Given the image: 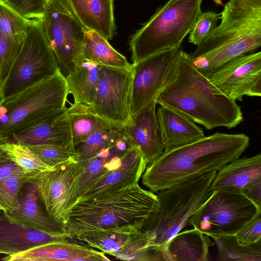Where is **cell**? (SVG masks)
<instances>
[{
    "instance_id": "obj_1",
    "label": "cell",
    "mask_w": 261,
    "mask_h": 261,
    "mask_svg": "<svg viewBox=\"0 0 261 261\" xmlns=\"http://www.w3.org/2000/svg\"><path fill=\"white\" fill-rule=\"evenodd\" d=\"M249 140L244 134L216 133L164 151L147 165L142 183L151 192H159L195 175L218 171L240 158Z\"/></svg>"
},
{
    "instance_id": "obj_2",
    "label": "cell",
    "mask_w": 261,
    "mask_h": 261,
    "mask_svg": "<svg viewBox=\"0 0 261 261\" xmlns=\"http://www.w3.org/2000/svg\"><path fill=\"white\" fill-rule=\"evenodd\" d=\"M156 103L181 113L207 130L232 128L243 119L236 101L222 94L182 50L176 77L159 95Z\"/></svg>"
},
{
    "instance_id": "obj_3",
    "label": "cell",
    "mask_w": 261,
    "mask_h": 261,
    "mask_svg": "<svg viewBox=\"0 0 261 261\" xmlns=\"http://www.w3.org/2000/svg\"><path fill=\"white\" fill-rule=\"evenodd\" d=\"M220 19L188 54L194 66L206 77L229 60L261 46V0H228Z\"/></svg>"
},
{
    "instance_id": "obj_4",
    "label": "cell",
    "mask_w": 261,
    "mask_h": 261,
    "mask_svg": "<svg viewBox=\"0 0 261 261\" xmlns=\"http://www.w3.org/2000/svg\"><path fill=\"white\" fill-rule=\"evenodd\" d=\"M159 199L138 184L112 194L82 199L69 210L64 226L71 238L85 231L132 226L141 229Z\"/></svg>"
},
{
    "instance_id": "obj_5",
    "label": "cell",
    "mask_w": 261,
    "mask_h": 261,
    "mask_svg": "<svg viewBox=\"0 0 261 261\" xmlns=\"http://www.w3.org/2000/svg\"><path fill=\"white\" fill-rule=\"evenodd\" d=\"M217 172L195 175L157 194L158 206L141 229L154 234V249L162 260L167 243L189 226L192 215L213 193L211 187Z\"/></svg>"
},
{
    "instance_id": "obj_6",
    "label": "cell",
    "mask_w": 261,
    "mask_h": 261,
    "mask_svg": "<svg viewBox=\"0 0 261 261\" xmlns=\"http://www.w3.org/2000/svg\"><path fill=\"white\" fill-rule=\"evenodd\" d=\"M69 94L65 77L59 71L18 92L3 98L6 110L0 116V137L14 134L64 111Z\"/></svg>"
},
{
    "instance_id": "obj_7",
    "label": "cell",
    "mask_w": 261,
    "mask_h": 261,
    "mask_svg": "<svg viewBox=\"0 0 261 261\" xmlns=\"http://www.w3.org/2000/svg\"><path fill=\"white\" fill-rule=\"evenodd\" d=\"M203 0H169L129 40L131 59L137 63L155 54L179 49L202 12Z\"/></svg>"
},
{
    "instance_id": "obj_8",
    "label": "cell",
    "mask_w": 261,
    "mask_h": 261,
    "mask_svg": "<svg viewBox=\"0 0 261 261\" xmlns=\"http://www.w3.org/2000/svg\"><path fill=\"white\" fill-rule=\"evenodd\" d=\"M60 71L41 21L28 25L25 37L5 80L0 87L3 98Z\"/></svg>"
},
{
    "instance_id": "obj_9",
    "label": "cell",
    "mask_w": 261,
    "mask_h": 261,
    "mask_svg": "<svg viewBox=\"0 0 261 261\" xmlns=\"http://www.w3.org/2000/svg\"><path fill=\"white\" fill-rule=\"evenodd\" d=\"M260 212L242 193L215 191L192 215L189 225L212 238L234 234Z\"/></svg>"
},
{
    "instance_id": "obj_10",
    "label": "cell",
    "mask_w": 261,
    "mask_h": 261,
    "mask_svg": "<svg viewBox=\"0 0 261 261\" xmlns=\"http://www.w3.org/2000/svg\"><path fill=\"white\" fill-rule=\"evenodd\" d=\"M41 22L60 71L66 77L75 63L83 60L82 46L87 29L66 0H49Z\"/></svg>"
},
{
    "instance_id": "obj_11",
    "label": "cell",
    "mask_w": 261,
    "mask_h": 261,
    "mask_svg": "<svg viewBox=\"0 0 261 261\" xmlns=\"http://www.w3.org/2000/svg\"><path fill=\"white\" fill-rule=\"evenodd\" d=\"M73 238L118 259L162 260L154 249V234L135 226L82 232Z\"/></svg>"
},
{
    "instance_id": "obj_12",
    "label": "cell",
    "mask_w": 261,
    "mask_h": 261,
    "mask_svg": "<svg viewBox=\"0 0 261 261\" xmlns=\"http://www.w3.org/2000/svg\"><path fill=\"white\" fill-rule=\"evenodd\" d=\"M181 49L163 51L133 63L130 111L134 115L175 78Z\"/></svg>"
},
{
    "instance_id": "obj_13",
    "label": "cell",
    "mask_w": 261,
    "mask_h": 261,
    "mask_svg": "<svg viewBox=\"0 0 261 261\" xmlns=\"http://www.w3.org/2000/svg\"><path fill=\"white\" fill-rule=\"evenodd\" d=\"M132 77V64L126 68L99 65L98 87L90 106L99 118L119 129L130 118Z\"/></svg>"
},
{
    "instance_id": "obj_14",
    "label": "cell",
    "mask_w": 261,
    "mask_h": 261,
    "mask_svg": "<svg viewBox=\"0 0 261 261\" xmlns=\"http://www.w3.org/2000/svg\"><path fill=\"white\" fill-rule=\"evenodd\" d=\"M207 77L225 96L242 101L261 96V52L245 54L225 63Z\"/></svg>"
},
{
    "instance_id": "obj_15",
    "label": "cell",
    "mask_w": 261,
    "mask_h": 261,
    "mask_svg": "<svg viewBox=\"0 0 261 261\" xmlns=\"http://www.w3.org/2000/svg\"><path fill=\"white\" fill-rule=\"evenodd\" d=\"M133 146L122 130L116 128L106 147L94 157L82 163L79 162L81 171L70 192L65 220L72 206L97 181L118 168L127 152Z\"/></svg>"
},
{
    "instance_id": "obj_16",
    "label": "cell",
    "mask_w": 261,
    "mask_h": 261,
    "mask_svg": "<svg viewBox=\"0 0 261 261\" xmlns=\"http://www.w3.org/2000/svg\"><path fill=\"white\" fill-rule=\"evenodd\" d=\"M81 168L77 161H71L32 180L47 214L63 226L70 192Z\"/></svg>"
},
{
    "instance_id": "obj_17",
    "label": "cell",
    "mask_w": 261,
    "mask_h": 261,
    "mask_svg": "<svg viewBox=\"0 0 261 261\" xmlns=\"http://www.w3.org/2000/svg\"><path fill=\"white\" fill-rule=\"evenodd\" d=\"M154 98L134 115L122 129L130 144L141 152L148 165L163 152L156 113V100Z\"/></svg>"
},
{
    "instance_id": "obj_18",
    "label": "cell",
    "mask_w": 261,
    "mask_h": 261,
    "mask_svg": "<svg viewBox=\"0 0 261 261\" xmlns=\"http://www.w3.org/2000/svg\"><path fill=\"white\" fill-rule=\"evenodd\" d=\"M147 165L141 151L133 146L120 165L97 181L79 200L111 195L138 184Z\"/></svg>"
},
{
    "instance_id": "obj_19",
    "label": "cell",
    "mask_w": 261,
    "mask_h": 261,
    "mask_svg": "<svg viewBox=\"0 0 261 261\" xmlns=\"http://www.w3.org/2000/svg\"><path fill=\"white\" fill-rule=\"evenodd\" d=\"M17 209L5 213L9 220L24 227L48 233H67L62 224L51 218L39 198L32 180L25 183L20 189Z\"/></svg>"
},
{
    "instance_id": "obj_20",
    "label": "cell",
    "mask_w": 261,
    "mask_h": 261,
    "mask_svg": "<svg viewBox=\"0 0 261 261\" xmlns=\"http://www.w3.org/2000/svg\"><path fill=\"white\" fill-rule=\"evenodd\" d=\"M5 261H108L102 252L69 240L45 244L7 255Z\"/></svg>"
},
{
    "instance_id": "obj_21",
    "label": "cell",
    "mask_w": 261,
    "mask_h": 261,
    "mask_svg": "<svg viewBox=\"0 0 261 261\" xmlns=\"http://www.w3.org/2000/svg\"><path fill=\"white\" fill-rule=\"evenodd\" d=\"M72 239L68 233H48L10 222L0 210V254H16L47 244Z\"/></svg>"
},
{
    "instance_id": "obj_22",
    "label": "cell",
    "mask_w": 261,
    "mask_h": 261,
    "mask_svg": "<svg viewBox=\"0 0 261 261\" xmlns=\"http://www.w3.org/2000/svg\"><path fill=\"white\" fill-rule=\"evenodd\" d=\"M156 117L164 151L195 141L205 136L193 121L167 107L160 106Z\"/></svg>"
},
{
    "instance_id": "obj_23",
    "label": "cell",
    "mask_w": 261,
    "mask_h": 261,
    "mask_svg": "<svg viewBox=\"0 0 261 261\" xmlns=\"http://www.w3.org/2000/svg\"><path fill=\"white\" fill-rule=\"evenodd\" d=\"M73 13L87 30L108 40L116 34L114 0H66Z\"/></svg>"
},
{
    "instance_id": "obj_24",
    "label": "cell",
    "mask_w": 261,
    "mask_h": 261,
    "mask_svg": "<svg viewBox=\"0 0 261 261\" xmlns=\"http://www.w3.org/2000/svg\"><path fill=\"white\" fill-rule=\"evenodd\" d=\"M67 108L46 120L13 135L12 138L15 143L24 146L53 144L74 148L66 113Z\"/></svg>"
},
{
    "instance_id": "obj_25",
    "label": "cell",
    "mask_w": 261,
    "mask_h": 261,
    "mask_svg": "<svg viewBox=\"0 0 261 261\" xmlns=\"http://www.w3.org/2000/svg\"><path fill=\"white\" fill-rule=\"evenodd\" d=\"M261 178V154L238 158L217 172L212 183L213 191H223L241 193L243 188Z\"/></svg>"
},
{
    "instance_id": "obj_26",
    "label": "cell",
    "mask_w": 261,
    "mask_h": 261,
    "mask_svg": "<svg viewBox=\"0 0 261 261\" xmlns=\"http://www.w3.org/2000/svg\"><path fill=\"white\" fill-rule=\"evenodd\" d=\"M215 242L196 228L179 232L167 243L162 253L166 261H206Z\"/></svg>"
},
{
    "instance_id": "obj_27",
    "label": "cell",
    "mask_w": 261,
    "mask_h": 261,
    "mask_svg": "<svg viewBox=\"0 0 261 261\" xmlns=\"http://www.w3.org/2000/svg\"><path fill=\"white\" fill-rule=\"evenodd\" d=\"M99 78V65L84 59L77 62L65 77L73 102L90 106L95 97Z\"/></svg>"
},
{
    "instance_id": "obj_28",
    "label": "cell",
    "mask_w": 261,
    "mask_h": 261,
    "mask_svg": "<svg viewBox=\"0 0 261 261\" xmlns=\"http://www.w3.org/2000/svg\"><path fill=\"white\" fill-rule=\"evenodd\" d=\"M82 59L99 65L126 68L130 66L125 57L115 50L108 40L98 33L90 30L85 32Z\"/></svg>"
},
{
    "instance_id": "obj_29",
    "label": "cell",
    "mask_w": 261,
    "mask_h": 261,
    "mask_svg": "<svg viewBox=\"0 0 261 261\" xmlns=\"http://www.w3.org/2000/svg\"><path fill=\"white\" fill-rule=\"evenodd\" d=\"M72 144L75 147L84 142L97 125L99 118L91 106L73 102L67 108Z\"/></svg>"
},
{
    "instance_id": "obj_30",
    "label": "cell",
    "mask_w": 261,
    "mask_h": 261,
    "mask_svg": "<svg viewBox=\"0 0 261 261\" xmlns=\"http://www.w3.org/2000/svg\"><path fill=\"white\" fill-rule=\"evenodd\" d=\"M218 250V260L261 261V240L248 246H242L234 234L212 238Z\"/></svg>"
},
{
    "instance_id": "obj_31",
    "label": "cell",
    "mask_w": 261,
    "mask_h": 261,
    "mask_svg": "<svg viewBox=\"0 0 261 261\" xmlns=\"http://www.w3.org/2000/svg\"><path fill=\"white\" fill-rule=\"evenodd\" d=\"M42 173L37 172L16 173L0 180V210L7 213L19 207V194L23 185Z\"/></svg>"
},
{
    "instance_id": "obj_32",
    "label": "cell",
    "mask_w": 261,
    "mask_h": 261,
    "mask_svg": "<svg viewBox=\"0 0 261 261\" xmlns=\"http://www.w3.org/2000/svg\"><path fill=\"white\" fill-rule=\"evenodd\" d=\"M116 128L99 118L94 130L82 143L74 147L79 163L85 162L96 156L108 144Z\"/></svg>"
},
{
    "instance_id": "obj_33",
    "label": "cell",
    "mask_w": 261,
    "mask_h": 261,
    "mask_svg": "<svg viewBox=\"0 0 261 261\" xmlns=\"http://www.w3.org/2000/svg\"><path fill=\"white\" fill-rule=\"evenodd\" d=\"M0 148L10 160L28 171L43 173L55 169L45 164L26 146L10 140L0 144Z\"/></svg>"
},
{
    "instance_id": "obj_34",
    "label": "cell",
    "mask_w": 261,
    "mask_h": 261,
    "mask_svg": "<svg viewBox=\"0 0 261 261\" xmlns=\"http://www.w3.org/2000/svg\"><path fill=\"white\" fill-rule=\"evenodd\" d=\"M26 146L45 164L55 169L71 161H78L74 148L71 147L53 144Z\"/></svg>"
},
{
    "instance_id": "obj_35",
    "label": "cell",
    "mask_w": 261,
    "mask_h": 261,
    "mask_svg": "<svg viewBox=\"0 0 261 261\" xmlns=\"http://www.w3.org/2000/svg\"><path fill=\"white\" fill-rule=\"evenodd\" d=\"M30 24L0 0V31L7 37L21 43Z\"/></svg>"
},
{
    "instance_id": "obj_36",
    "label": "cell",
    "mask_w": 261,
    "mask_h": 261,
    "mask_svg": "<svg viewBox=\"0 0 261 261\" xmlns=\"http://www.w3.org/2000/svg\"><path fill=\"white\" fill-rule=\"evenodd\" d=\"M29 24L42 21L47 5L45 0H1Z\"/></svg>"
},
{
    "instance_id": "obj_37",
    "label": "cell",
    "mask_w": 261,
    "mask_h": 261,
    "mask_svg": "<svg viewBox=\"0 0 261 261\" xmlns=\"http://www.w3.org/2000/svg\"><path fill=\"white\" fill-rule=\"evenodd\" d=\"M22 42L7 37L0 31V87L7 77Z\"/></svg>"
},
{
    "instance_id": "obj_38",
    "label": "cell",
    "mask_w": 261,
    "mask_h": 261,
    "mask_svg": "<svg viewBox=\"0 0 261 261\" xmlns=\"http://www.w3.org/2000/svg\"><path fill=\"white\" fill-rule=\"evenodd\" d=\"M221 13L202 12L190 32L189 41L197 46L217 27Z\"/></svg>"
},
{
    "instance_id": "obj_39",
    "label": "cell",
    "mask_w": 261,
    "mask_h": 261,
    "mask_svg": "<svg viewBox=\"0 0 261 261\" xmlns=\"http://www.w3.org/2000/svg\"><path fill=\"white\" fill-rule=\"evenodd\" d=\"M237 242L248 246L261 240V212L246 223L234 234Z\"/></svg>"
},
{
    "instance_id": "obj_40",
    "label": "cell",
    "mask_w": 261,
    "mask_h": 261,
    "mask_svg": "<svg viewBox=\"0 0 261 261\" xmlns=\"http://www.w3.org/2000/svg\"><path fill=\"white\" fill-rule=\"evenodd\" d=\"M241 193L248 199L261 207V178L255 179L245 185Z\"/></svg>"
},
{
    "instance_id": "obj_41",
    "label": "cell",
    "mask_w": 261,
    "mask_h": 261,
    "mask_svg": "<svg viewBox=\"0 0 261 261\" xmlns=\"http://www.w3.org/2000/svg\"><path fill=\"white\" fill-rule=\"evenodd\" d=\"M30 172L9 159L0 161V180L6 178L16 173Z\"/></svg>"
},
{
    "instance_id": "obj_42",
    "label": "cell",
    "mask_w": 261,
    "mask_h": 261,
    "mask_svg": "<svg viewBox=\"0 0 261 261\" xmlns=\"http://www.w3.org/2000/svg\"><path fill=\"white\" fill-rule=\"evenodd\" d=\"M10 141L0 137V144L4 142ZM9 159L6 152L0 148V161Z\"/></svg>"
},
{
    "instance_id": "obj_43",
    "label": "cell",
    "mask_w": 261,
    "mask_h": 261,
    "mask_svg": "<svg viewBox=\"0 0 261 261\" xmlns=\"http://www.w3.org/2000/svg\"><path fill=\"white\" fill-rule=\"evenodd\" d=\"M1 99H2V96H1V94H0V100H1Z\"/></svg>"
}]
</instances>
